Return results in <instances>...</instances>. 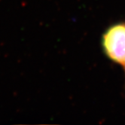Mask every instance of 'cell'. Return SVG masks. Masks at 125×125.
<instances>
[{"label": "cell", "mask_w": 125, "mask_h": 125, "mask_svg": "<svg viewBox=\"0 0 125 125\" xmlns=\"http://www.w3.org/2000/svg\"><path fill=\"white\" fill-rule=\"evenodd\" d=\"M102 45L105 55L116 63L125 65V23L115 24L103 35Z\"/></svg>", "instance_id": "6da1fadb"}, {"label": "cell", "mask_w": 125, "mask_h": 125, "mask_svg": "<svg viewBox=\"0 0 125 125\" xmlns=\"http://www.w3.org/2000/svg\"><path fill=\"white\" fill-rule=\"evenodd\" d=\"M124 68H125V65H124Z\"/></svg>", "instance_id": "7a4b0ae2"}]
</instances>
